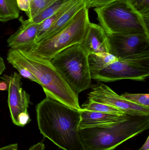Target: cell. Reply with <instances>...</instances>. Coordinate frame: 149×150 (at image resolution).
I'll use <instances>...</instances> for the list:
<instances>
[{
  "instance_id": "10",
  "label": "cell",
  "mask_w": 149,
  "mask_h": 150,
  "mask_svg": "<svg viewBox=\"0 0 149 150\" xmlns=\"http://www.w3.org/2000/svg\"><path fill=\"white\" fill-rule=\"evenodd\" d=\"M8 84V105L12 122L17 126L19 115L28 112L30 104V95L24 90L21 81L22 76L15 72L8 76L4 75L1 77Z\"/></svg>"
},
{
  "instance_id": "19",
  "label": "cell",
  "mask_w": 149,
  "mask_h": 150,
  "mask_svg": "<svg viewBox=\"0 0 149 150\" xmlns=\"http://www.w3.org/2000/svg\"><path fill=\"white\" fill-rule=\"evenodd\" d=\"M81 109L92 112H99L104 113L122 115L124 112L121 110L109 105L95 102L89 99L81 105Z\"/></svg>"
},
{
  "instance_id": "17",
  "label": "cell",
  "mask_w": 149,
  "mask_h": 150,
  "mask_svg": "<svg viewBox=\"0 0 149 150\" xmlns=\"http://www.w3.org/2000/svg\"><path fill=\"white\" fill-rule=\"evenodd\" d=\"M19 13L17 0H0V22L16 19L19 17Z\"/></svg>"
},
{
  "instance_id": "24",
  "label": "cell",
  "mask_w": 149,
  "mask_h": 150,
  "mask_svg": "<svg viewBox=\"0 0 149 150\" xmlns=\"http://www.w3.org/2000/svg\"><path fill=\"white\" fill-rule=\"evenodd\" d=\"M115 1L116 0H86L85 5L88 9L91 8H95L106 5Z\"/></svg>"
},
{
  "instance_id": "1",
  "label": "cell",
  "mask_w": 149,
  "mask_h": 150,
  "mask_svg": "<svg viewBox=\"0 0 149 150\" xmlns=\"http://www.w3.org/2000/svg\"><path fill=\"white\" fill-rule=\"evenodd\" d=\"M80 110L46 97L36 106L40 133L61 149L84 150L79 134Z\"/></svg>"
},
{
  "instance_id": "28",
  "label": "cell",
  "mask_w": 149,
  "mask_h": 150,
  "mask_svg": "<svg viewBox=\"0 0 149 150\" xmlns=\"http://www.w3.org/2000/svg\"><path fill=\"white\" fill-rule=\"evenodd\" d=\"M6 69L5 63L3 61V59L0 56V76L2 75L4 70Z\"/></svg>"
},
{
  "instance_id": "15",
  "label": "cell",
  "mask_w": 149,
  "mask_h": 150,
  "mask_svg": "<svg viewBox=\"0 0 149 150\" xmlns=\"http://www.w3.org/2000/svg\"><path fill=\"white\" fill-rule=\"evenodd\" d=\"M80 0H71L65 5H64L61 8L55 13L54 15H52L50 17L46 18L45 20L43 21L42 23H39L38 29L36 38V40H35V43L33 45L38 44L41 40L42 38L48 31L49 29L52 26V25L62 15H63L66 11H67L71 7H72L76 3L78 2Z\"/></svg>"
},
{
  "instance_id": "31",
  "label": "cell",
  "mask_w": 149,
  "mask_h": 150,
  "mask_svg": "<svg viewBox=\"0 0 149 150\" xmlns=\"http://www.w3.org/2000/svg\"><path fill=\"white\" fill-rule=\"evenodd\" d=\"M85 1H86V0H85Z\"/></svg>"
},
{
  "instance_id": "20",
  "label": "cell",
  "mask_w": 149,
  "mask_h": 150,
  "mask_svg": "<svg viewBox=\"0 0 149 150\" xmlns=\"http://www.w3.org/2000/svg\"><path fill=\"white\" fill-rule=\"evenodd\" d=\"M56 1L57 0H31L29 10L26 13L28 19H32Z\"/></svg>"
},
{
  "instance_id": "8",
  "label": "cell",
  "mask_w": 149,
  "mask_h": 150,
  "mask_svg": "<svg viewBox=\"0 0 149 150\" xmlns=\"http://www.w3.org/2000/svg\"><path fill=\"white\" fill-rule=\"evenodd\" d=\"M106 36L109 53L118 59H133L149 55L148 34L106 33Z\"/></svg>"
},
{
  "instance_id": "26",
  "label": "cell",
  "mask_w": 149,
  "mask_h": 150,
  "mask_svg": "<svg viewBox=\"0 0 149 150\" xmlns=\"http://www.w3.org/2000/svg\"><path fill=\"white\" fill-rule=\"evenodd\" d=\"M45 144L43 142H39L31 146L29 150H44Z\"/></svg>"
},
{
  "instance_id": "18",
  "label": "cell",
  "mask_w": 149,
  "mask_h": 150,
  "mask_svg": "<svg viewBox=\"0 0 149 150\" xmlns=\"http://www.w3.org/2000/svg\"><path fill=\"white\" fill-rule=\"evenodd\" d=\"M71 0H57L49 7L45 9L32 19L26 20L31 23L39 24L58 11L64 5Z\"/></svg>"
},
{
  "instance_id": "5",
  "label": "cell",
  "mask_w": 149,
  "mask_h": 150,
  "mask_svg": "<svg viewBox=\"0 0 149 150\" xmlns=\"http://www.w3.org/2000/svg\"><path fill=\"white\" fill-rule=\"evenodd\" d=\"M88 55L81 44H78L59 53L50 60L53 67L78 95L92 86Z\"/></svg>"
},
{
  "instance_id": "27",
  "label": "cell",
  "mask_w": 149,
  "mask_h": 150,
  "mask_svg": "<svg viewBox=\"0 0 149 150\" xmlns=\"http://www.w3.org/2000/svg\"><path fill=\"white\" fill-rule=\"evenodd\" d=\"M0 150H18L17 144H9L0 148Z\"/></svg>"
},
{
  "instance_id": "9",
  "label": "cell",
  "mask_w": 149,
  "mask_h": 150,
  "mask_svg": "<svg viewBox=\"0 0 149 150\" xmlns=\"http://www.w3.org/2000/svg\"><path fill=\"white\" fill-rule=\"evenodd\" d=\"M88 99L95 102L109 105L131 115H149V108L134 104L122 98L110 87L101 82L91 86Z\"/></svg>"
},
{
  "instance_id": "2",
  "label": "cell",
  "mask_w": 149,
  "mask_h": 150,
  "mask_svg": "<svg viewBox=\"0 0 149 150\" xmlns=\"http://www.w3.org/2000/svg\"><path fill=\"white\" fill-rule=\"evenodd\" d=\"M7 60L10 65L18 64L29 70L43 87L46 97L56 100L71 108L81 110L78 95L71 89L50 61L27 51L11 48L8 52Z\"/></svg>"
},
{
  "instance_id": "25",
  "label": "cell",
  "mask_w": 149,
  "mask_h": 150,
  "mask_svg": "<svg viewBox=\"0 0 149 150\" xmlns=\"http://www.w3.org/2000/svg\"><path fill=\"white\" fill-rule=\"evenodd\" d=\"M17 6L20 10L27 13L30 7L31 0H17Z\"/></svg>"
},
{
  "instance_id": "7",
  "label": "cell",
  "mask_w": 149,
  "mask_h": 150,
  "mask_svg": "<svg viewBox=\"0 0 149 150\" xmlns=\"http://www.w3.org/2000/svg\"><path fill=\"white\" fill-rule=\"evenodd\" d=\"M149 76V55L117 60L95 74L92 79L99 82H112L122 79L144 81Z\"/></svg>"
},
{
  "instance_id": "16",
  "label": "cell",
  "mask_w": 149,
  "mask_h": 150,
  "mask_svg": "<svg viewBox=\"0 0 149 150\" xmlns=\"http://www.w3.org/2000/svg\"><path fill=\"white\" fill-rule=\"evenodd\" d=\"M118 59L109 53L89 54L88 61L91 75L105 68Z\"/></svg>"
},
{
  "instance_id": "13",
  "label": "cell",
  "mask_w": 149,
  "mask_h": 150,
  "mask_svg": "<svg viewBox=\"0 0 149 150\" xmlns=\"http://www.w3.org/2000/svg\"><path fill=\"white\" fill-rule=\"evenodd\" d=\"M80 112L79 130L118 122L125 119L129 115L124 114L122 115H118L92 112L82 109Z\"/></svg>"
},
{
  "instance_id": "21",
  "label": "cell",
  "mask_w": 149,
  "mask_h": 150,
  "mask_svg": "<svg viewBox=\"0 0 149 150\" xmlns=\"http://www.w3.org/2000/svg\"><path fill=\"white\" fill-rule=\"evenodd\" d=\"M133 8L149 24V0H127Z\"/></svg>"
},
{
  "instance_id": "4",
  "label": "cell",
  "mask_w": 149,
  "mask_h": 150,
  "mask_svg": "<svg viewBox=\"0 0 149 150\" xmlns=\"http://www.w3.org/2000/svg\"><path fill=\"white\" fill-rule=\"evenodd\" d=\"M94 10L106 33H145L149 35V24L127 0H116L94 8Z\"/></svg>"
},
{
  "instance_id": "12",
  "label": "cell",
  "mask_w": 149,
  "mask_h": 150,
  "mask_svg": "<svg viewBox=\"0 0 149 150\" xmlns=\"http://www.w3.org/2000/svg\"><path fill=\"white\" fill-rule=\"evenodd\" d=\"M80 44L88 54L109 53L106 32L100 25L96 24L90 23L85 37Z\"/></svg>"
},
{
  "instance_id": "6",
  "label": "cell",
  "mask_w": 149,
  "mask_h": 150,
  "mask_svg": "<svg viewBox=\"0 0 149 150\" xmlns=\"http://www.w3.org/2000/svg\"><path fill=\"white\" fill-rule=\"evenodd\" d=\"M90 22L86 5L73 17L69 25L56 36L24 51L50 61L55 55L73 45L81 44L87 32Z\"/></svg>"
},
{
  "instance_id": "3",
  "label": "cell",
  "mask_w": 149,
  "mask_h": 150,
  "mask_svg": "<svg viewBox=\"0 0 149 150\" xmlns=\"http://www.w3.org/2000/svg\"><path fill=\"white\" fill-rule=\"evenodd\" d=\"M149 128V115H128L124 120L107 125L79 129L84 150H113Z\"/></svg>"
},
{
  "instance_id": "11",
  "label": "cell",
  "mask_w": 149,
  "mask_h": 150,
  "mask_svg": "<svg viewBox=\"0 0 149 150\" xmlns=\"http://www.w3.org/2000/svg\"><path fill=\"white\" fill-rule=\"evenodd\" d=\"M19 20L21 26L9 38L7 42L11 49L26 50L34 45L39 24L28 23L22 17H21Z\"/></svg>"
},
{
  "instance_id": "23",
  "label": "cell",
  "mask_w": 149,
  "mask_h": 150,
  "mask_svg": "<svg viewBox=\"0 0 149 150\" xmlns=\"http://www.w3.org/2000/svg\"><path fill=\"white\" fill-rule=\"evenodd\" d=\"M11 65L18 71L19 75L23 77L24 78L29 79L33 82H36L38 84V81H37L36 79L29 70L18 64H12Z\"/></svg>"
},
{
  "instance_id": "22",
  "label": "cell",
  "mask_w": 149,
  "mask_h": 150,
  "mask_svg": "<svg viewBox=\"0 0 149 150\" xmlns=\"http://www.w3.org/2000/svg\"><path fill=\"white\" fill-rule=\"evenodd\" d=\"M121 96L134 104L149 108V93H125Z\"/></svg>"
},
{
  "instance_id": "30",
  "label": "cell",
  "mask_w": 149,
  "mask_h": 150,
  "mask_svg": "<svg viewBox=\"0 0 149 150\" xmlns=\"http://www.w3.org/2000/svg\"><path fill=\"white\" fill-rule=\"evenodd\" d=\"M138 150H149V136L148 137L143 145Z\"/></svg>"
},
{
  "instance_id": "29",
  "label": "cell",
  "mask_w": 149,
  "mask_h": 150,
  "mask_svg": "<svg viewBox=\"0 0 149 150\" xmlns=\"http://www.w3.org/2000/svg\"><path fill=\"white\" fill-rule=\"evenodd\" d=\"M8 85L7 83L4 80L0 81V91H8Z\"/></svg>"
},
{
  "instance_id": "14",
  "label": "cell",
  "mask_w": 149,
  "mask_h": 150,
  "mask_svg": "<svg viewBox=\"0 0 149 150\" xmlns=\"http://www.w3.org/2000/svg\"><path fill=\"white\" fill-rule=\"evenodd\" d=\"M85 6V0H80L76 3L56 21L38 43L54 37L65 29L71 22L75 14Z\"/></svg>"
}]
</instances>
